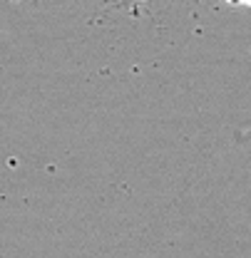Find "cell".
Returning a JSON list of instances; mask_svg holds the SVG:
<instances>
[{"label":"cell","instance_id":"obj_1","mask_svg":"<svg viewBox=\"0 0 251 258\" xmlns=\"http://www.w3.org/2000/svg\"><path fill=\"white\" fill-rule=\"evenodd\" d=\"M226 3H231V5H246L249 0H226Z\"/></svg>","mask_w":251,"mask_h":258}]
</instances>
